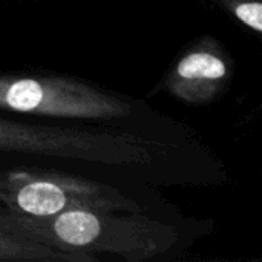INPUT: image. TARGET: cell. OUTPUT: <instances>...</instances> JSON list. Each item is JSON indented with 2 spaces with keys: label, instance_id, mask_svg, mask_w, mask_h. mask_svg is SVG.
I'll use <instances>...</instances> for the list:
<instances>
[{
  "label": "cell",
  "instance_id": "obj_1",
  "mask_svg": "<svg viewBox=\"0 0 262 262\" xmlns=\"http://www.w3.org/2000/svg\"><path fill=\"white\" fill-rule=\"evenodd\" d=\"M0 230L69 253L115 255L129 262L154 259L178 243V230L141 212L71 210L54 216H28L0 209Z\"/></svg>",
  "mask_w": 262,
  "mask_h": 262
},
{
  "label": "cell",
  "instance_id": "obj_2",
  "mask_svg": "<svg viewBox=\"0 0 262 262\" xmlns=\"http://www.w3.org/2000/svg\"><path fill=\"white\" fill-rule=\"evenodd\" d=\"M0 152L104 166H149L157 155L166 152V144L130 132H100L0 118Z\"/></svg>",
  "mask_w": 262,
  "mask_h": 262
},
{
  "label": "cell",
  "instance_id": "obj_3",
  "mask_svg": "<svg viewBox=\"0 0 262 262\" xmlns=\"http://www.w3.org/2000/svg\"><path fill=\"white\" fill-rule=\"evenodd\" d=\"M0 203L12 212L40 218L71 210H143L141 204L109 184L55 170L29 169L0 173Z\"/></svg>",
  "mask_w": 262,
  "mask_h": 262
},
{
  "label": "cell",
  "instance_id": "obj_4",
  "mask_svg": "<svg viewBox=\"0 0 262 262\" xmlns=\"http://www.w3.org/2000/svg\"><path fill=\"white\" fill-rule=\"evenodd\" d=\"M0 109L78 120H117L132 114L123 98L58 75H0Z\"/></svg>",
  "mask_w": 262,
  "mask_h": 262
},
{
  "label": "cell",
  "instance_id": "obj_5",
  "mask_svg": "<svg viewBox=\"0 0 262 262\" xmlns=\"http://www.w3.org/2000/svg\"><path fill=\"white\" fill-rule=\"evenodd\" d=\"M232 78V63L221 45L203 37L166 75L170 95L187 106H204L220 97Z\"/></svg>",
  "mask_w": 262,
  "mask_h": 262
},
{
  "label": "cell",
  "instance_id": "obj_6",
  "mask_svg": "<svg viewBox=\"0 0 262 262\" xmlns=\"http://www.w3.org/2000/svg\"><path fill=\"white\" fill-rule=\"evenodd\" d=\"M0 261L3 262H95L88 253H69L43 243L0 230Z\"/></svg>",
  "mask_w": 262,
  "mask_h": 262
},
{
  "label": "cell",
  "instance_id": "obj_7",
  "mask_svg": "<svg viewBox=\"0 0 262 262\" xmlns=\"http://www.w3.org/2000/svg\"><path fill=\"white\" fill-rule=\"evenodd\" d=\"M243 25L252 31L262 32V2L261 0H220Z\"/></svg>",
  "mask_w": 262,
  "mask_h": 262
}]
</instances>
